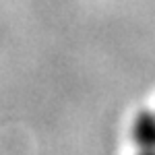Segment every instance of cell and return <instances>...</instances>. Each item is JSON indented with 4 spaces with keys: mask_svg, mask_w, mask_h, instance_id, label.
<instances>
[{
    "mask_svg": "<svg viewBox=\"0 0 155 155\" xmlns=\"http://www.w3.org/2000/svg\"><path fill=\"white\" fill-rule=\"evenodd\" d=\"M139 155H155V151H145V149H141Z\"/></svg>",
    "mask_w": 155,
    "mask_h": 155,
    "instance_id": "obj_2",
    "label": "cell"
},
{
    "mask_svg": "<svg viewBox=\"0 0 155 155\" xmlns=\"http://www.w3.org/2000/svg\"><path fill=\"white\" fill-rule=\"evenodd\" d=\"M130 137L139 149L155 151V112H141L134 116Z\"/></svg>",
    "mask_w": 155,
    "mask_h": 155,
    "instance_id": "obj_1",
    "label": "cell"
}]
</instances>
